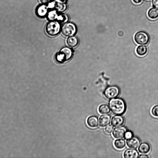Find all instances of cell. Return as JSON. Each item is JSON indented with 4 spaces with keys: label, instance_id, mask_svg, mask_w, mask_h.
Here are the masks:
<instances>
[{
    "label": "cell",
    "instance_id": "6da1fadb",
    "mask_svg": "<svg viewBox=\"0 0 158 158\" xmlns=\"http://www.w3.org/2000/svg\"><path fill=\"white\" fill-rule=\"evenodd\" d=\"M109 105L112 112L116 115H121L126 110L125 102L120 98H116L110 99L109 102Z\"/></svg>",
    "mask_w": 158,
    "mask_h": 158
},
{
    "label": "cell",
    "instance_id": "7a4b0ae2",
    "mask_svg": "<svg viewBox=\"0 0 158 158\" xmlns=\"http://www.w3.org/2000/svg\"><path fill=\"white\" fill-rule=\"evenodd\" d=\"M73 52L72 50L67 47L61 48L56 56L57 61L63 63L69 61L72 58Z\"/></svg>",
    "mask_w": 158,
    "mask_h": 158
},
{
    "label": "cell",
    "instance_id": "3957f363",
    "mask_svg": "<svg viewBox=\"0 0 158 158\" xmlns=\"http://www.w3.org/2000/svg\"><path fill=\"white\" fill-rule=\"evenodd\" d=\"M60 29V22L56 20L51 21L46 25V31L48 35L54 36L59 33Z\"/></svg>",
    "mask_w": 158,
    "mask_h": 158
},
{
    "label": "cell",
    "instance_id": "277c9868",
    "mask_svg": "<svg viewBox=\"0 0 158 158\" xmlns=\"http://www.w3.org/2000/svg\"><path fill=\"white\" fill-rule=\"evenodd\" d=\"M47 6L48 8L54 9L59 12H64L67 8L65 1L63 0H54L50 2Z\"/></svg>",
    "mask_w": 158,
    "mask_h": 158
},
{
    "label": "cell",
    "instance_id": "5b68a950",
    "mask_svg": "<svg viewBox=\"0 0 158 158\" xmlns=\"http://www.w3.org/2000/svg\"><path fill=\"white\" fill-rule=\"evenodd\" d=\"M120 90L116 85H112L107 87L104 92L105 98L108 99H111L116 98L119 95Z\"/></svg>",
    "mask_w": 158,
    "mask_h": 158
},
{
    "label": "cell",
    "instance_id": "8992f818",
    "mask_svg": "<svg viewBox=\"0 0 158 158\" xmlns=\"http://www.w3.org/2000/svg\"><path fill=\"white\" fill-rule=\"evenodd\" d=\"M62 34L66 36H71L74 35L77 31L76 25L72 23H66L61 28Z\"/></svg>",
    "mask_w": 158,
    "mask_h": 158
},
{
    "label": "cell",
    "instance_id": "52a82bcc",
    "mask_svg": "<svg viewBox=\"0 0 158 158\" xmlns=\"http://www.w3.org/2000/svg\"><path fill=\"white\" fill-rule=\"evenodd\" d=\"M134 39L135 42L140 45L147 44L149 41L148 34L143 31L137 32L135 35Z\"/></svg>",
    "mask_w": 158,
    "mask_h": 158
},
{
    "label": "cell",
    "instance_id": "ba28073f",
    "mask_svg": "<svg viewBox=\"0 0 158 158\" xmlns=\"http://www.w3.org/2000/svg\"><path fill=\"white\" fill-rule=\"evenodd\" d=\"M127 131V130L126 127H118L114 129L112 132V135L114 138L122 139L125 137V133Z\"/></svg>",
    "mask_w": 158,
    "mask_h": 158
},
{
    "label": "cell",
    "instance_id": "9c48e42d",
    "mask_svg": "<svg viewBox=\"0 0 158 158\" xmlns=\"http://www.w3.org/2000/svg\"><path fill=\"white\" fill-rule=\"evenodd\" d=\"M140 140L136 136H132L127 140L126 143L127 146L129 148L136 149L140 143Z\"/></svg>",
    "mask_w": 158,
    "mask_h": 158
},
{
    "label": "cell",
    "instance_id": "30bf717a",
    "mask_svg": "<svg viewBox=\"0 0 158 158\" xmlns=\"http://www.w3.org/2000/svg\"><path fill=\"white\" fill-rule=\"evenodd\" d=\"M125 120L123 117L121 115H116L112 117L111 124L114 127H118L122 126L124 123Z\"/></svg>",
    "mask_w": 158,
    "mask_h": 158
},
{
    "label": "cell",
    "instance_id": "8fae6325",
    "mask_svg": "<svg viewBox=\"0 0 158 158\" xmlns=\"http://www.w3.org/2000/svg\"><path fill=\"white\" fill-rule=\"evenodd\" d=\"M111 116L110 114H104L99 118V124L101 127H104L109 125L111 121Z\"/></svg>",
    "mask_w": 158,
    "mask_h": 158
},
{
    "label": "cell",
    "instance_id": "7c38bea8",
    "mask_svg": "<svg viewBox=\"0 0 158 158\" xmlns=\"http://www.w3.org/2000/svg\"><path fill=\"white\" fill-rule=\"evenodd\" d=\"M123 156L125 158H137L139 157V153L135 149L129 148L124 151Z\"/></svg>",
    "mask_w": 158,
    "mask_h": 158
},
{
    "label": "cell",
    "instance_id": "4fadbf2b",
    "mask_svg": "<svg viewBox=\"0 0 158 158\" xmlns=\"http://www.w3.org/2000/svg\"><path fill=\"white\" fill-rule=\"evenodd\" d=\"M48 6L44 4L39 5L36 9V12L37 15L40 17H44L48 14Z\"/></svg>",
    "mask_w": 158,
    "mask_h": 158
},
{
    "label": "cell",
    "instance_id": "5bb4252c",
    "mask_svg": "<svg viewBox=\"0 0 158 158\" xmlns=\"http://www.w3.org/2000/svg\"><path fill=\"white\" fill-rule=\"evenodd\" d=\"M88 125L92 128L97 127L98 125V119L96 116L92 115L89 117L87 120Z\"/></svg>",
    "mask_w": 158,
    "mask_h": 158
},
{
    "label": "cell",
    "instance_id": "9a60e30c",
    "mask_svg": "<svg viewBox=\"0 0 158 158\" xmlns=\"http://www.w3.org/2000/svg\"><path fill=\"white\" fill-rule=\"evenodd\" d=\"M151 150L150 145L148 143H142L139 145L138 150L139 152L142 154H147Z\"/></svg>",
    "mask_w": 158,
    "mask_h": 158
},
{
    "label": "cell",
    "instance_id": "2e32d148",
    "mask_svg": "<svg viewBox=\"0 0 158 158\" xmlns=\"http://www.w3.org/2000/svg\"><path fill=\"white\" fill-rule=\"evenodd\" d=\"M60 14L56 10H51L48 12L47 15L48 19L51 21H57L58 19Z\"/></svg>",
    "mask_w": 158,
    "mask_h": 158
},
{
    "label": "cell",
    "instance_id": "e0dca14e",
    "mask_svg": "<svg viewBox=\"0 0 158 158\" xmlns=\"http://www.w3.org/2000/svg\"><path fill=\"white\" fill-rule=\"evenodd\" d=\"M67 43L68 46L71 48H75L78 43L77 38L74 36H71L69 37L67 40Z\"/></svg>",
    "mask_w": 158,
    "mask_h": 158
},
{
    "label": "cell",
    "instance_id": "ac0fdd59",
    "mask_svg": "<svg viewBox=\"0 0 158 158\" xmlns=\"http://www.w3.org/2000/svg\"><path fill=\"white\" fill-rule=\"evenodd\" d=\"M148 48L146 46L139 45L136 48V52L137 55L139 56H143L146 54Z\"/></svg>",
    "mask_w": 158,
    "mask_h": 158
},
{
    "label": "cell",
    "instance_id": "d6986e66",
    "mask_svg": "<svg viewBox=\"0 0 158 158\" xmlns=\"http://www.w3.org/2000/svg\"><path fill=\"white\" fill-rule=\"evenodd\" d=\"M125 141L123 139H118L115 140L114 142V147L117 149H122L126 146Z\"/></svg>",
    "mask_w": 158,
    "mask_h": 158
},
{
    "label": "cell",
    "instance_id": "ffe728a7",
    "mask_svg": "<svg viewBox=\"0 0 158 158\" xmlns=\"http://www.w3.org/2000/svg\"><path fill=\"white\" fill-rule=\"evenodd\" d=\"M148 17L152 19H155L158 17V9L155 7L151 8L148 12Z\"/></svg>",
    "mask_w": 158,
    "mask_h": 158
},
{
    "label": "cell",
    "instance_id": "44dd1931",
    "mask_svg": "<svg viewBox=\"0 0 158 158\" xmlns=\"http://www.w3.org/2000/svg\"><path fill=\"white\" fill-rule=\"evenodd\" d=\"M98 110L101 114H106L110 112V109L107 105L102 104L99 106Z\"/></svg>",
    "mask_w": 158,
    "mask_h": 158
},
{
    "label": "cell",
    "instance_id": "7402d4cb",
    "mask_svg": "<svg viewBox=\"0 0 158 158\" xmlns=\"http://www.w3.org/2000/svg\"><path fill=\"white\" fill-rule=\"evenodd\" d=\"M151 113L153 116L158 117V105H156L152 107L151 110Z\"/></svg>",
    "mask_w": 158,
    "mask_h": 158
},
{
    "label": "cell",
    "instance_id": "603a6c76",
    "mask_svg": "<svg viewBox=\"0 0 158 158\" xmlns=\"http://www.w3.org/2000/svg\"><path fill=\"white\" fill-rule=\"evenodd\" d=\"M113 126L112 125H109L105 128V131L107 134H110L113 131Z\"/></svg>",
    "mask_w": 158,
    "mask_h": 158
},
{
    "label": "cell",
    "instance_id": "cb8c5ba5",
    "mask_svg": "<svg viewBox=\"0 0 158 158\" xmlns=\"http://www.w3.org/2000/svg\"><path fill=\"white\" fill-rule=\"evenodd\" d=\"M133 134L131 131H127L126 132L125 138L126 139H128L131 137L133 136Z\"/></svg>",
    "mask_w": 158,
    "mask_h": 158
},
{
    "label": "cell",
    "instance_id": "d4e9b609",
    "mask_svg": "<svg viewBox=\"0 0 158 158\" xmlns=\"http://www.w3.org/2000/svg\"><path fill=\"white\" fill-rule=\"evenodd\" d=\"M152 4L153 7L158 8V0H152Z\"/></svg>",
    "mask_w": 158,
    "mask_h": 158
},
{
    "label": "cell",
    "instance_id": "484cf974",
    "mask_svg": "<svg viewBox=\"0 0 158 158\" xmlns=\"http://www.w3.org/2000/svg\"><path fill=\"white\" fill-rule=\"evenodd\" d=\"M149 157L148 155L143 154L139 155L138 157V158H148Z\"/></svg>",
    "mask_w": 158,
    "mask_h": 158
},
{
    "label": "cell",
    "instance_id": "4316f807",
    "mask_svg": "<svg viewBox=\"0 0 158 158\" xmlns=\"http://www.w3.org/2000/svg\"><path fill=\"white\" fill-rule=\"evenodd\" d=\"M40 2L43 4L49 3L51 0H40Z\"/></svg>",
    "mask_w": 158,
    "mask_h": 158
},
{
    "label": "cell",
    "instance_id": "83f0119b",
    "mask_svg": "<svg viewBox=\"0 0 158 158\" xmlns=\"http://www.w3.org/2000/svg\"><path fill=\"white\" fill-rule=\"evenodd\" d=\"M143 0H132L136 4H139L141 3Z\"/></svg>",
    "mask_w": 158,
    "mask_h": 158
},
{
    "label": "cell",
    "instance_id": "f1b7e54d",
    "mask_svg": "<svg viewBox=\"0 0 158 158\" xmlns=\"http://www.w3.org/2000/svg\"></svg>",
    "mask_w": 158,
    "mask_h": 158
}]
</instances>
